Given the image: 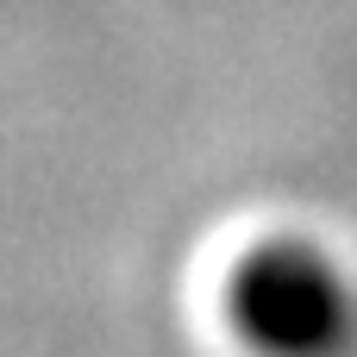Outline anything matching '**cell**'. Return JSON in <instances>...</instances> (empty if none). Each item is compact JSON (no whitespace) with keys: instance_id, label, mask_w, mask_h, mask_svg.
<instances>
[{"instance_id":"cell-1","label":"cell","mask_w":357,"mask_h":357,"mask_svg":"<svg viewBox=\"0 0 357 357\" xmlns=\"http://www.w3.org/2000/svg\"><path fill=\"white\" fill-rule=\"evenodd\" d=\"M226 320L257 357H351L357 289L307 238H270L232 264Z\"/></svg>"}]
</instances>
